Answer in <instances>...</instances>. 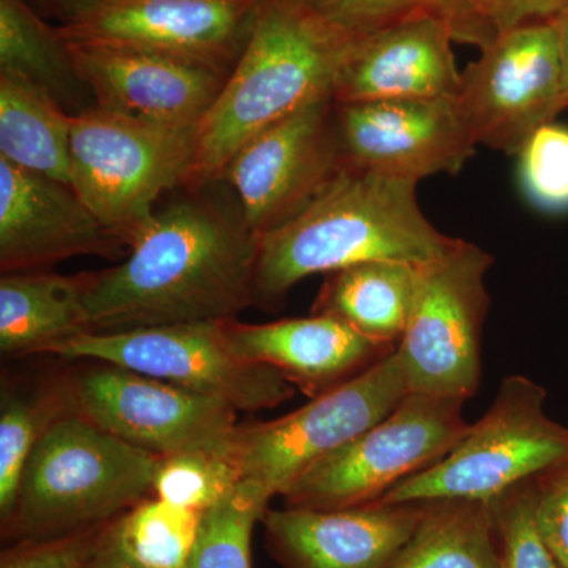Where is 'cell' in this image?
<instances>
[{
    "instance_id": "cell-35",
    "label": "cell",
    "mask_w": 568,
    "mask_h": 568,
    "mask_svg": "<svg viewBox=\"0 0 568 568\" xmlns=\"http://www.w3.org/2000/svg\"><path fill=\"white\" fill-rule=\"evenodd\" d=\"M536 523L549 551L568 568V466L536 478Z\"/></svg>"
},
{
    "instance_id": "cell-19",
    "label": "cell",
    "mask_w": 568,
    "mask_h": 568,
    "mask_svg": "<svg viewBox=\"0 0 568 568\" xmlns=\"http://www.w3.org/2000/svg\"><path fill=\"white\" fill-rule=\"evenodd\" d=\"M425 503L265 510V547L283 568H387L416 529Z\"/></svg>"
},
{
    "instance_id": "cell-24",
    "label": "cell",
    "mask_w": 568,
    "mask_h": 568,
    "mask_svg": "<svg viewBox=\"0 0 568 568\" xmlns=\"http://www.w3.org/2000/svg\"><path fill=\"white\" fill-rule=\"evenodd\" d=\"M0 73L40 85L70 114L95 106L61 26L41 20L28 0H0Z\"/></svg>"
},
{
    "instance_id": "cell-33",
    "label": "cell",
    "mask_w": 568,
    "mask_h": 568,
    "mask_svg": "<svg viewBox=\"0 0 568 568\" xmlns=\"http://www.w3.org/2000/svg\"><path fill=\"white\" fill-rule=\"evenodd\" d=\"M566 6L568 0H470L459 43L481 50L511 29L551 20Z\"/></svg>"
},
{
    "instance_id": "cell-27",
    "label": "cell",
    "mask_w": 568,
    "mask_h": 568,
    "mask_svg": "<svg viewBox=\"0 0 568 568\" xmlns=\"http://www.w3.org/2000/svg\"><path fill=\"white\" fill-rule=\"evenodd\" d=\"M203 511L148 496L110 525L112 540L145 568H186Z\"/></svg>"
},
{
    "instance_id": "cell-39",
    "label": "cell",
    "mask_w": 568,
    "mask_h": 568,
    "mask_svg": "<svg viewBox=\"0 0 568 568\" xmlns=\"http://www.w3.org/2000/svg\"><path fill=\"white\" fill-rule=\"evenodd\" d=\"M298 2L304 3V6L310 7V9L327 13V11L331 10L338 0H298Z\"/></svg>"
},
{
    "instance_id": "cell-32",
    "label": "cell",
    "mask_w": 568,
    "mask_h": 568,
    "mask_svg": "<svg viewBox=\"0 0 568 568\" xmlns=\"http://www.w3.org/2000/svg\"><path fill=\"white\" fill-rule=\"evenodd\" d=\"M470 0H338L328 17L351 32H364L386 22L433 14L450 26L455 43L462 41Z\"/></svg>"
},
{
    "instance_id": "cell-26",
    "label": "cell",
    "mask_w": 568,
    "mask_h": 568,
    "mask_svg": "<svg viewBox=\"0 0 568 568\" xmlns=\"http://www.w3.org/2000/svg\"><path fill=\"white\" fill-rule=\"evenodd\" d=\"M74 414L65 373L44 379L3 376L0 395V523L10 517L26 463L52 424Z\"/></svg>"
},
{
    "instance_id": "cell-4",
    "label": "cell",
    "mask_w": 568,
    "mask_h": 568,
    "mask_svg": "<svg viewBox=\"0 0 568 568\" xmlns=\"http://www.w3.org/2000/svg\"><path fill=\"white\" fill-rule=\"evenodd\" d=\"M160 457L78 414L59 418L26 463L2 540H51L115 518L152 495Z\"/></svg>"
},
{
    "instance_id": "cell-11",
    "label": "cell",
    "mask_w": 568,
    "mask_h": 568,
    "mask_svg": "<svg viewBox=\"0 0 568 568\" xmlns=\"http://www.w3.org/2000/svg\"><path fill=\"white\" fill-rule=\"evenodd\" d=\"M65 372L73 413L156 457L227 458L239 410L220 399L106 362Z\"/></svg>"
},
{
    "instance_id": "cell-22",
    "label": "cell",
    "mask_w": 568,
    "mask_h": 568,
    "mask_svg": "<svg viewBox=\"0 0 568 568\" xmlns=\"http://www.w3.org/2000/svg\"><path fill=\"white\" fill-rule=\"evenodd\" d=\"M422 264L368 261L325 275L312 315L343 321L377 345L398 347L416 298Z\"/></svg>"
},
{
    "instance_id": "cell-36",
    "label": "cell",
    "mask_w": 568,
    "mask_h": 568,
    "mask_svg": "<svg viewBox=\"0 0 568 568\" xmlns=\"http://www.w3.org/2000/svg\"><path fill=\"white\" fill-rule=\"evenodd\" d=\"M41 10L58 18L61 26L73 24L99 9L104 0H33Z\"/></svg>"
},
{
    "instance_id": "cell-20",
    "label": "cell",
    "mask_w": 568,
    "mask_h": 568,
    "mask_svg": "<svg viewBox=\"0 0 568 568\" xmlns=\"http://www.w3.org/2000/svg\"><path fill=\"white\" fill-rule=\"evenodd\" d=\"M222 328L237 357L272 366L310 399L349 383L396 351L327 315L265 324L234 317L222 321Z\"/></svg>"
},
{
    "instance_id": "cell-29",
    "label": "cell",
    "mask_w": 568,
    "mask_h": 568,
    "mask_svg": "<svg viewBox=\"0 0 568 568\" xmlns=\"http://www.w3.org/2000/svg\"><path fill=\"white\" fill-rule=\"evenodd\" d=\"M515 156L519 189L528 203L541 212H568V126H540Z\"/></svg>"
},
{
    "instance_id": "cell-31",
    "label": "cell",
    "mask_w": 568,
    "mask_h": 568,
    "mask_svg": "<svg viewBox=\"0 0 568 568\" xmlns=\"http://www.w3.org/2000/svg\"><path fill=\"white\" fill-rule=\"evenodd\" d=\"M506 568H564L552 556L536 523V478L491 500Z\"/></svg>"
},
{
    "instance_id": "cell-30",
    "label": "cell",
    "mask_w": 568,
    "mask_h": 568,
    "mask_svg": "<svg viewBox=\"0 0 568 568\" xmlns=\"http://www.w3.org/2000/svg\"><path fill=\"white\" fill-rule=\"evenodd\" d=\"M237 485L230 459L211 454H182L160 458L152 496L175 506L207 511Z\"/></svg>"
},
{
    "instance_id": "cell-12",
    "label": "cell",
    "mask_w": 568,
    "mask_h": 568,
    "mask_svg": "<svg viewBox=\"0 0 568 568\" xmlns=\"http://www.w3.org/2000/svg\"><path fill=\"white\" fill-rule=\"evenodd\" d=\"M457 102L477 145L517 155L530 134L567 110L552 22H528L481 48L462 71Z\"/></svg>"
},
{
    "instance_id": "cell-7",
    "label": "cell",
    "mask_w": 568,
    "mask_h": 568,
    "mask_svg": "<svg viewBox=\"0 0 568 568\" xmlns=\"http://www.w3.org/2000/svg\"><path fill=\"white\" fill-rule=\"evenodd\" d=\"M409 394L396 351L361 376L275 420L239 424L230 459L237 489L268 507L317 462L386 418Z\"/></svg>"
},
{
    "instance_id": "cell-13",
    "label": "cell",
    "mask_w": 568,
    "mask_h": 568,
    "mask_svg": "<svg viewBox=\"0 0 568 568\" xmlns=\"http://www.w3.org/2000/svg\"><path fill=\"white\" fill-rule=\"evenodd\" d=\"M332 97L306 104L245 142L219 182L230 183L257 239L290 222L342 170Z\"/></svg>"
},
{
    "instance_id": "cell-28",
    "label": "cell",
    "mask_w": 568,
    "mask_h": 568,
    "mask_svg": "<svg viewBox=\"0 0 568 568\" xmlns=\"http://www.w3.org/2000/svg\"><path fill=\"white\" fill-rule=\"evenodd\" d=\"M267 508L234 489L233 495L204 511L186 568H253V530Z\"/></svg>"
},
{
    "instance_id": "cell-15",
    "label": "cell",
    "mask_w": 568,
    "mask_h": 568,
    "mask_svg": "<svg viewBox=\"0 0 568 568\" xmlns=\"http://www.w3.org/2000/svg\"><path fill=\"white\" fill-rule=\"evenodd\" d=\"M264 0H104L67 40L99 41L170 55L231 74Z\"/></svg>"
},
{
    "instance_id": "cell-10",
    "label": "cell",
    "mask_w": 568,
    "mask_h": 568,
    "mask_svg": "<svg viewBox=\"0 0 568 568\" xmlns=\"http://www.w3.org/2000/svg\"><path fill=\"white\" fill-rule=\"evenodd\" d=\"M51 355L123 366L220 399L239 413L274 409L293 399L297 390L272 366L237 357L224 339L222 321L108 334L84 332L55 347Z\"/></svg>"
},
{
    "instance_id": "cell-9",
    "label": "cell",
    "mask_w": 568,
    "mask_h": 568,
    "mask_svg": "<svg viewBox=\"0 0 568 568\" xmlns=\"http://www.w3.org/2000/svg\"><path fill=\"white\" fill-rule=\"evenodd\" d=\"M466 402L420 394L317 462L283 493V507L339 510L377 503L446 457L469 432Z\"/></svg>"
},
{
    "instance_id": "cell-25",
    "label": "cell",
    "mask_w": 568,
    "mask_h": 568,
    "mask_svg": "<svg viewBox=\"0 0 568 568\" xmlns=\"http://www.w3.org/2000/svg\"><path fill=\"white\" fill-rule=\"evenodd\" d=\"M424 503L416 529L387 568H506L491 504Z\"/></svg>"
},
{
    "instance_id": "cell-34",
    "label": "cell",
    "mask_w": 568,
    "mask_h": 568,
    "mask_svg": "<svg viewBox=\"0 0 568 568\" xmlns=\"http://www.w3.org/2000/svg\"><path fill=\"white\" fill-rule=\"evenodd\" d=\"M110 525L51 540L7 544L0 555V568H82L102 544Z\"/></svg>"
},
{
    "instance_id": "cell-1",
    "label": "cell",
    "mask_w": 568,
    "mask_h": 568,
    "mask_svg": "<svg viewBox=\"0 0 568 568\" xmlns=\"http://www.w3.org/2000/svg\"><path fill=\"white\" fill-rule=\"evenodd\" d=\"M156 209L122 263L82 274L89 332L234 320L254 305L257 237L200 190Z\"/></svg>"
},
{
    "instance_id": "cell-5",
    "label": "cell",
    "mask_w": 568,
    "mask_h": 568,
    "mask_svg": "<svg viewBox=\"0 0 568 568\" xmlns=\"http://www.w3.org/2000/svg\"><path fill=\"white\" fill-rule=\"evenodd\" d=\"M196 130L156 125L93 106L73 118L70 186L130 250L164 194L185 189Z\"/></svg>"
},
{
    "instance_id": "cell-14",
    "label": "cell",
    "mask_w": 568,
    "mask_h": 568,
    "mask_svg": "<svg viewBox=\"0 0 568 568\" xmlns=\"http://www.w3.org/2000/svg\"><path fill=\"white\" fill-rule=\"evenodd\" d=\"M335 123L343 166L398 181L458 174L477 148L457 97L335 103Z\"/></svg>"
},
{
    "instance_id": "cell-21",
    "label": "cell",
    "mask_w": 568,
    "mask_h": 568,
    "mask_svg": "<svg viewBox=\"0 0 568 568\" xmlns=\"http://www.w3.org/2000/svg\"><path fill=\"white\" fill-rule=\"evenodd\" d=\"M82 274L13 272L0 278V353L3 357L51 355L88 331Z\"/></svg>"
},
{
    "instance_id": "cell-8",
    "label": "cell",
    "mask_w": 568,
    "mask_h": 568,
    "mask_svg": "<svg viewBox=\"0 0 568 568\" xmlns=\"http://www.w3.org/2000/svg\"><path fill=\"white\" fill-rule=\"evenodd\" d=\"M491 265V254L454 237L418 268L416 298L396 347L409 394L462 402L477 394Z\"/></svg>"
},
{
    "instance_id": "cell-18",
    "label": "cell",
    "mask_w": 568,
    "mask_h": 568,
    "mask_svg": "<svg viewBox=\"0 0 568 568\" xmlns=\"http://www.w3.org/2000/svg\"><path fill=\"white\" fill-rule=\"evenodd\" d=\"M354 33L332 93L335 103L457 97L462 71L443 18L416 14Z\"/></svg>"
},
{
    "instance_id": "cell-6",
    "label": "cell",
    "mask_w": 568,
    "mask_h": 568,
    "mask_svg": "<svg viewBox=\"0 0 568 568\" xmlns=\"http://www.w3.org/2000/svg\"><path fill=\"white\" fill-rule=\"evenodd\" d=\"M545 399V388L529 377H504L488 413L446 457L377 503H491L525 481L568 466V426L547 416Z\"/></svg>"
},
{
    "instance_id": "cell-3",
    "label": "cell",
    "mask_w": 568,
    "mask_h": 568,
    "mask_svg": "<svg viewBox=\"0 0 568 568\" xmlns=\"http://www.w3.org/2000/svg\"><path fill=\"white\" fill-rule=\"evenodd\" d=\"M354 37L298 0H264L244 54L197 125L185 189L219 182L245 142L306 104L332 97Z\"/></svg>"
},
{
    "instance_id": "cell-38",
    "label": "cell",
    "mask_w": 568,
    "mask_h": 568,
    "mask_svg": "<svg viewBox=\"0 0 568 568\" xmlns=\"http://www.w3.org/2000/svg\"><path fill=\"white\" fill-rule=\"evenodd\" d=\"M558 33L560 70H562L564 95L568 108V6L549 20Z\"/></svg>"
},
{
    "instance_id": "cell-2",
    "label": "cell",
    "mask_w": 568,
    "mask_h": 568,
    "mask_svg": "<svg viewBox=\"0 0 568 568\" xmlns=\"http://www.w3.org/2000/svg\"><path fill=\"white\" fill-rule=\"evenodd\" d=\"M452 241L426 219L417 183L342 166L304 211L257 239L254 306L276 312L306 276L368 261L425 264Z\"/></svg>"
},
{
    "instance_id": "cell-17",
    "label": "cell",
    "mask_w": 568,
    "mask_h": 568,
    "mask_svg": "<svg viewBox=\"0 0 568 568\" xmlns=\"http://www.w3.org/2000/svg\"><path fill=\"white\" fill-rule=\"evenodd\" d=\"M129 246L67 183L0 159V268L43 271L77 256L125 257Z\"/></svg>"
},
{
    "instance_id": "cell-16",
    "label": "cell",
    "mask_w": 568,
    "mask_h": 568,
    "mask_svg": "<svg viewBox=\"0 0 568 568\" xmlns=\"http://www.w3.org/2000/svg\"><path fill=\"white\" fill-rule=\"evenodd\" d=\"M67 41L95 106L156 125L196 129L230 77L136 48Z\"/></svg>"
},
{
    "instance_id": "cell-37",
    "label": "cell",
    "mask_w": 568,
    "mask_h": 568,
    "mask_svg": "<svg viewBox=\"0 0 568 568\" xmlns=\"http://www.w3.org/2000/svg\"><path fill=\"white\" fill-rule=\"evenodd\" d=\"M82 568H145L136 560L129 558L121 548L112 540L110 526L102 538V544L95 549V552L89 558Z\"/></svg>"
},
{
    "instance_id": "cell-23",
    "label": "cell",
    "mask_w": 568,
    "mask_h": 568,
    "mask_svg": "<svg viewBox=\"0 0 568 568\" xmlns=\"http://www.w3.org/2000/svg\"><path fill=\"white\" fill-rule=\"evenodd\" d=\"M73 118L40 85L0 73V159L70 185Z\"/></svg>"
}]
</instances>
